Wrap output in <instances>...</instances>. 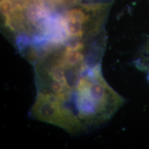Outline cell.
I'll use <instances>...</instances> for the list:
<instances>
[{
    "mask_svg": "<svg viewBox=\"0 0 149 149\" xmlns=\"http://www.w3.org/2000/svg\"><path fill=\"white\" fill-rule=\"evenodd\" d=\"M138 65L141 69L149 74V40L146 43L141 52L138 60Z\"/></svg>",
    "mask_w": 149,
    "mask_h": 149,
    "instance_id": "6da1fadb",
    "label": "cell"
}]
</instances>
